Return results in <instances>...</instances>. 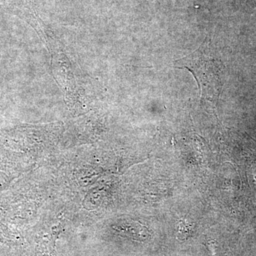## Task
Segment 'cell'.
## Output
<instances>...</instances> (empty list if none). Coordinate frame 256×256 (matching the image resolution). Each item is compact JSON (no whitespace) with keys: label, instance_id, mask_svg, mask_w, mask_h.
I'll list each match as a JSON object with an SVG mask.
<instances>
[{"label":"cell","instance_id":"1","mask_svg":"<svg viewBox=\"0 0 256 256\" xmlns=\"http://www.w3.org/2000/svg\"><path fill=\"white\" fill-rule=\"evenodd\" d=\"M178 68H185L194 76L201 97L206 100H216L220 92V72L216 58H214L210 46L204 42L202 46L185 58L175 62Z\"/></svg>","mask_w":256,"mask_h":256},{"label":"cell","instance_id":"2","mask_svg":"<svg viewBox=\"0 0 256 256\" xmlns=\"http://www.w3.org/2000/svg\"><path fill=\"white\" fill-rule=\"evenodd\" d=\"M190 224H185L184 222H180V225H178V238L181 236V238L185 239L188 237L190 236Z\"/></svg>","mask_w":256,"mask_h":256}]
</instances>
